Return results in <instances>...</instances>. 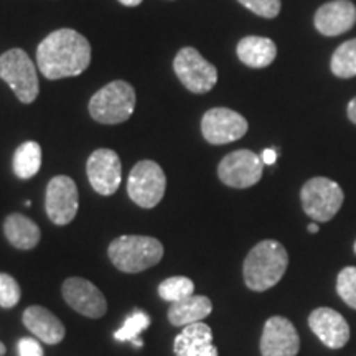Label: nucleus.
I'll return each instance as SVG.
<instances>
[{
    "label": "nucleus",
    "instance_id": "1",
    "mask_svg": "<svg viewBox=\"0 0 356 356\" xmlns=\"http://www.w3.org/2000/svg\"><path fill=\"white\" fill-rule=\"evenodd\" d=\"M91 63V44L73 29H60L42 40L37 65L47 79L78 76Z\"/></svg>",
    "mask_w": 356,
    "mask_h": 356
},
{
    "label": "nucleus",
    "instance_id": "2",
    "mask_svg": "<svg viewBox=\"0 0 356 356\" xmlns=\"http://www.w3.org/2000/svg\"><path fill=\"white\" fill-rule=\"evenodd\" d=\"M287 266L289 254L286 248L274 239H264L249 251L244 261V282L254 292L269 291L284 277Z\"/></svg>",
    "mask_w": 356,
    "mask_h": 356
},
{
    "label": "nucleus",
    "instance_id": "3",
    "mask_svg": "<svg viewBox=\"0 0 356 356\" xmlns=\"http://www.w3.org/2000/svg\"><path fill=\"white\" fill-rule=\"evenodd\" d=\"M108 254L119 270L136 274L159 264L163 257V246L159 239L150 236L126 234L109 244Z\"/></svg>",
    "mask_w": 356,
    "mask_h": 356
},
{
    "label": "nucleus",
    "instance_id": "4",
    "mask_svg": "<svg viewBox=\"0 0 356 356\" xmlns=\"http://www.w3.org/2000/svg\"><path fill=\"white\" fill-rule=\"evenodd\" d=\"M89 114L96 122L121 124L131 119L136 109V91L132 84L122 79L101 88L89 99Z\"/></svg>",
    "mask_w": 356,
    "mask_h": 356
},
{
    "label": "nucleus",
    "instance_id": "5",
    "mask_svg": "<svg viewBox=\"0 0 356 356\" xmlns=\"http://www.w3.org/2000/svg\"><path fill=\"white\" fill-rule=\"evenodd\" d=\"M0 78L10 86L22 104H32L38 97L37 66L22 48H12L0 55Z\"/></svg>",
    "mask_w": 356,
    "mask_h": 356
},
{
    "label": "nucleus",
    "instance_id": "6",
    "mask_svg": "<svg viewBox=\"0 0 356 356\" xmlns=\"http://www.w3.org/2000/svg\"><path fill=\"white\" fill-rule=\"evenodd\" d=\"M300 200L307 216L315 222H327L340 211L345 195L337 181L315 177L302 186Z\"/></svg>",
    "mask_w": 356,
    "mask_h": 356
},
{
    "label": "nucleus",
    "instance_id": "7",
    "mask_svg": "<svg viewBox=\"0 0 356 356\" xmlns=\"http://www.w3.org/2000/svg\"><path fill=\"white\" fill-rule=\"evenodd\" d=\"M167 188V178L162 167L154 160H140L131 170L127 180V195L140 208L150 210L162 202Z\"/></svg>",
    "mask_w": 356,
    "mask_h": 356
},
{
    "label": "nucleus",
    "instance_id": "8",
    "mask_svg": "<svg viewBox=\"0 0 356 356\" xmlns=\"http://www.w3.org/2000/svg\"><path fill=\"white\" fill-rule=\"evenodd\" d=\"M173 70L180 83L195 95H204L211 91L218 81V70L210 61L204 60L198 50L191 47L181 48L177 53L173 60Z\"/></svg>",
    "mask_w": 356,
    "mask_h": 356
},
{
    "label": "nucleus",
    "instance_id": "9",
    "mask_svg": "<svg viewBox=\"0 0 356 356\" xmlns=\"http://www.w3.org/2000/svg\"><path fill=\"white\" fill-rule=\"evenodd\" d=\"M264 162L251 150L241 149L226 155L218 165V177L231 188H249L262 178Z\"/></svg>",
    "mask_w": 356,
    "mask_h": 356
},
{
    "label": "nucleus",
    "instance_id": "10",
    "mask_svg": "<svg viewBox=\"0 0 356 356\" xmlns=\"http://www.w3.org/2000/svg\"><path fill=\"white\" fill-rule=\"evenodd\" d=\"M79 207L78 186L66 175L53 177L47 186L44 210L51 222L66 226L74 220Z\"/></svg>",
    "mask_w": 356,
    "mask_h": 356
},
{
    "label": "nucleus",
    "instance_id": "11",
    "mask_svg": "<svg viewBox=\"0 0 356 356\" xmlns=\"http://www.w3.org/2000/svg\"><path fill=\"white\" fill-rule=\"evenodd\" d=\"M248 121L241 114L228 108H213L202 119L204 140L213 145H225L246 136Z\"/></svg>",
    "mask_w": 356,
    "mask_h": 356
},
{
    "label": "nucleus",
    "instance_id": "12",
    "mask_svg": "<svg viewBox=\"0 0 356 356\" xmlns=\"http://www.w3.org/2000/svg\"><path fill=\"white\" fill-rule=\"evenodd\" d=\"M88 180L92 190L102 197H111L122 181V163L119 155L111 149H97L86 163Z\"/></svg>",
    "mask_w": 356,
    "mask_h": 356
},
{
    "label": "nucleus",
    "instance_id": "13",
    "mask_svg": "<svg viewBox=\"0 0 356 356\" xmlns=\"http://www.w3.org/2000/svg\"><path fill=\"white\" fill-rule=\"evenodd\" d=\"M300 338L291 320L274 315L267 320L261 337L262 356H297Z\"/></svg>",
    "mask_w": 356,
    "mask_h": 356
},
{
    "label": "nucleus",
    "instance_id": "14",
    "mask_svg": "<svg viewBox=\"0 0 356 356\" xmlns=\"http://www.w3.org/2000/svg\"><path fill=\"white\" fill-rule=\"evenodd\" d=\"M63 297L71 309L88 318H101L108 312L102 292L83 277H70L63 284Z\"/></svg>",
    "mask_w": 356,
    "mask_h": 356
},
{
    "label": "nucleus",
    "instance_id": "15",
    "mask_svg": "<svg viewBox=\"0 0 356 356\" xmlns=\"http://www.w3.org/2000/svg\"><path fill=\"white\" fill-rule=\"evenodd\" d=\"M309 327L318 337V340L332 350L343 348L350 340L348 322L337 310L328 307H320L312 312Z\"/></svg>",
    "mask_w": 356,
    "mask_h": 356
},
{
    "label": "nucleus",
    "instance_id": "16",
    "mask_svg": "<svg viewBox=\"0 0 356 356\" xmlns=\"http://www.w3.org/2000/svg\"><path fill=\"white\" fill-rule=\"evenodd\" d=\"M356 7L350 0H333L325 3L315 13V26L325 37H337L353 29Z\"/></svg>",
    "mask_w": 356,
    "mask_h": 356
},
{
    "label": "nucleus",
    "instance_id": "17",
    "mask_svg": "<svg viewBox=\"0 0 356 356\" xmlns=\"http://www.w3.org/2000/svg\"><path fill=\"white\" fill-rule=\"evenodd\" d=\"M173 351L177 356H218L210 325L203 322L186 325L177 335Z\"/></svg>",
    "mask_w": 356,
    "mask_h": 356
},
{
    "label": "nucleus",
    "instance_id": "18",
    "mask_svg": "<svg viewBox=\"0 0 356 356\" xmlns=\"http://www.w3.org/2000/svg\"><path fill=\"white\" fill-rule=\"evenodd\" d=\"M24 325L38 340L47 345H56L65 338V325L53 312L44 307L32 305L24 312Z\"/></svg>",
    "mask_w": 356,
    "mask_h": 356
},
{
    "label": "nucleus",
    "instance_id": "19",
    "mask_svg": "<svg viewBox=\"0 0 356 356\" xmlns=\"http://www.w3.org/2000/svg\"><path fill=\"white\" fill-rule=\"evenodd\" d=\"M3 233H6L8 243L13 248L22 249V251L33 249L40 243V238H42L38 225H35V221L22 215V213H12L6 218Z\"/></svg>",
    "mask_w": 356,
    "mask_h": 356
},
{
    "label": "nucleus",
    "instance_id": "20",
    "mask_svg": "<svg viewBox=\"0 0 356 356\" xmlns=\"http://www.w3.org/2000/svg\"><path fill=\"white\" fill-rule=\"evenodd\" d=\"M236 53L241 63L249 68H266L277 56V47L270 38L246 37L238 43Z\"/></svg>",
    "mask_w": 356,
    "mask_h": 356
},
{
    "label": "nucleus",
    "instance_id": "21",
    "mask_svg": "<svg viewBox=\"0 0 356 356\" xmlns=\"http://www.w3.org/2000/svg\"><path fill=\"white\" fill-rule=\"evenodd\" d=\"M213 304L204 296H190L180 302H173L168 309V320L175 327H186V325L202 322L211 314Z\"/></svg>",
    "mask_w": 356,
    "mask_h": 356
},
{
    "label": "nucleus",
    "instance_id": "22",
    "mask_svg": "<svg viewBox=\"0 0 356 356\" xmlns=\"http://www.w3.org/2000/svg\"><path fill=\"white\" fill-rule=\"evenodd\" d=\"M13 173L22 180L35 177L42 167V147L38 142L29 140L17 147L12 160Z\"/></svg>",
    "mask_w": 356,
    "mask_h": 356
},
{
    "label": "nucleus",
    "instance_id": "23",
    "mask_svg": "<svg viewBox=\"0 0 356 356\" xmlns=\"http://www.w3.org/2000/svg\"><path fill=\"white\" fill-rule=\"evenodd\" d=\"M332 73L337 78L356 76V38L348 40L337 48L332 56Z\"/></svg>",
    "mask_w": 356,
    "mask_h": 356
},
{
    "label": "nucleus",
    "instance_id": "24",
    "mask_svg": "<svg viewBox=\"0 0 356 356\" xmlns=\"http://www.w3.org/2000/svg\"><path fill=\"white\" fill-rule=\"evenodd\" d=\"M195 284L193 280L185 277V275H175V277H168L159 286V296L165 302H180L186 297L193 296Z\"/></svg>",
    "mask_w": 356,
    "mask_h": 356
},
{
    "label": "nucleus",
    "instance_id": "25",
    "mask_svg": "<svg viewBox=\"0 0 356 356\" xmlns=\"http://www.w3.org/2000/svg\"><path fill=\"white\" fill-rule=\"evenodd\" d=\"M150 327V317L145 312H134L131 317L126 318V322L119 330H115L114 338L118 341H136L137 337L142 332L147 330Z\"/></svg>",
    "mask_w": 356,
    "mask_h": 356
},
{
    "label": "nucleus",
    "instance_id": "26",
    "mask_svg": "<svg viewBox=\"0 0 356 356\" xmlns=\"http://www.w3.org/2000/svg\"><path fill=\"white\" fill-rule=\"evenodd\" d=\"M337 292L346 305L356 310V267H345L338 274Z\"/></svg>",
    "mask_w": 356,
    "mask_h": 356
},
{
    "label": "nucleus",
    "instance_id": "27",
    "mask_svg": "<svg viewBox=\"0 0 356 356\" xmlns=\"http://www.w3.org/2000/svg\"><path fill=\"white\" fill-rule=\"evenodd\" d=\"M22 291L19 282L10 274H0V307L12 309L20 302Z\"/></svg>",
    "mask_w": 356,
    "mask_h": 356
},
{
    "label": "nucleus",
    "instance_id": "28",
    "mask_svg": "<svg viewBox=\"0 0 356 356\" xmlns=\"http://www.w3.org/2000/svg\"><path fill=\"white\" fill-rule=\"evenodd\" d=\"M238 2L264 19H275L280 12V0H238Z\"/></svg>",
    "mask_w": 356,
    "mask_h": 356
},
{
    "label": "nucleus",
    "instance_id": "29",
    "mask_svg": "<svg viewBox=\"0 0 356 356\" xmlns=\"http://www.w3.org/2000/svg\"><path fill=\"white\" fill-rule=\"evenodd\" d=\"M20 356H43V348L35 338H22L19 341Z\"/></svg>",
    "mask_w": 356,
    "mask_h": 356
},
{
    "label": "nucleus",
    "instance_id": "30",
    "mask_svg": "<svg viewBox=\"0 0 356 356\" xmlns=\"http://www.w3.org/2000/svg\"><path fill=\"white\" fill-rule=\"evenodd\" d=\"M261 159L262 162H264V165H274L275 160H277V152H275L274 149H266L262 150Z\"/></svg>",
    "mask_w": 356,
    "mask_h": 356
},
{
    "label": "nucleus",
    "instance_id": "31",
    "mask_svg": "<svg viewBox=\"0 0 356 356\" xmlns=\"http://www.w3.org/2000/svg\"><path fill=\"white\" fill-rule=\"evenodd\" d=\"M348 118H350L351 122L356 124V97H355V99H351L350 104H348Z\"/></svg>",
    "mask_w": 356,
    "mask_h": 356
},
{
    "label": "nucleus",
    "instance_id": "32",
    "mask_svg": "<svg viewBox=\"0 0 356 356\" xmlns=\"http://www.w3.org/2000/svg\"><path fill=\"white\" fill-rule=\"evenodd\" d=\"M119 2L126 7H137V6H140L142 0H119Z\"/></svg>",
    "mask_w": 356,
    "mask_h": 356
},
{
    "label": "nucleus",
    "instance_id": "33",
    "mask_svg": "<svg viewBox=\"0 0 356 356\" xmlns=\"http://www.w3.org/2000/svg\"><path fill=\"white\" fill-rule=\"evenodd\" d=\"M307 231H309V233H318L320 231V226L317 225V222H310L309 226H307Z\"/></svg>",
    "mask_w": 356,
    "mask_h": 356
},
{
    "label": "nucleus",
    "instance_id": "34",
    "mask_svg": "<svg viewBox=\"0 0 356 356\" xmlns=\"http://www.w3.org/2000/svg\"><path fill=\"white\" fill-rule=\"evenodd\" d=\"M3 355H6V345L0 341V356H3Z\"/></svg>",
    "mask_w": 356,
    "mask_h": 356
},
{
    "label": "nucleus",
    "instance_id": "35",
    "mask_svg": "<svg viewBox=\"0 0 356 356\" xmlns=\"http://www.w3.org/2000/svg\"><path fill=\"white\" fill-rule=\"evenodd\" d=\"M353 249H355V254H356V241H355V248Z\"/></svg>",
    "mask_w": 356,
    "mask_h": 356
}]
</instances>
